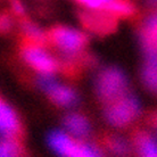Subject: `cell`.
I'll use <instances>...</instances> for the list:
<instances>
[{"label": "cell", "instance_id": "obj_6", "mask_svg": "<svg viewBox=\"0 0 157 157\" xmlns=\"http://www.w3.org/2000/svg\"><path fill=\"white\" fill-rule=\"evenodd\" d=\"M117 20L115 16L105 10H84L80 13V21L88 30L94 32L108 31L115 28V21Z\"/></svg>", "mask_w": 157, "mask_h": 157}, {"label": "cell", "instance_id": "obj_5", "mask_svg": "<svg viewBox=\"0 0 157 157\" xmlns=\"http://www.w3.org/2000/svg\"><path fill=\"white\" fill-rule=\"evenodd\" d=\"M38 84L46 92L50 101L59 107L74 106L78 100V92L72 86L57 82L52 76L41 75Z\"/></svg>", "mask_w": 157, "mask_h": 157}, {"label": "cell", "instance_id": "obj_9", "mask_svg": "<svg viewBox=\"0 0 157 157\" xmlns=\"http://www.w3.org/2000/svg\"><path fill=\"white\" fill-rule=\"evenodd\" d=\"M0 125L1 132L6 136V138L17 139V137L22 134V124L20 118L13 107L4 100L0 104Z\"/></svg>", "mask_w": 157, "mask_h": 157}, {"label": "cell", "instance_id": "obj_15", "mask_svg": "<svg viewBox=\"0 0 157 157\" xmlns=\"http://www.w3.org/2000/svg\"><path fill=\"white\" fill-rule=\"evenodd\" d=\"M21 146L14 138H4L1 141V157H20Z\"/></svg>", "mask_w": 157, "mask_h": 157}, {"label": "cell", "instance_id": "obj_11", "mask_svg": "<svg viewBox=\"0 0 157 157\" xmlns=\"http://www.w3.org/2000/svg\"><path fill=\"white\" fill-rule=\"evenodd\" d=\"M105 12L109 13L116 18L120 17H129L133 15L134 6L129 0H109L106 8L104 9Z\"/></svg>", "mask_w": 157, "mask_h": 157}, {"label": "cell", "instance_id": "obj_3", "mask_svg": "<svg viewBox=\"0 0 157 157\" xmlns=\"http://www.w3.org/2000/svg\"><path fill=\"white\" fill-rule=\"evenodd\" d=\"M141 112L140 102L133 94H126L114 101L106 104L105 117L107 122L116 128L129 125Z\"/></svg>", "mask_w": 157, "mask_h": 157}, {"label": "cell", "instance_id": "obj_20", "mask_svg": "<svg viewBox=\"0 0 157 157\" xmlns=\"http://www.w3.org/2000/svg\"><path fill=\"white\" fill-rule=\"evenodd\" d=\"M151 1H153V2H157V0H151Z\"/></svg>", "mask_w": 157, "mask_h": 157}, {"label": "cell", "instance_id": "obj_7", "mask_svg": "<svg viewBox=\"0 0 157 157\" xmlns=\"http://www.w3.org/2000/svg\"><path fill=\"white\" fill-rule=\"evenodd\" d=\"M78 139H75L66 131L54 130L48 134L47 142L50 149L59 157H70Z\"/></svg>", "mask_w": 157, "mask_h": 157}, {"label": "cell", "instance_id": "obj_19", "mask_svg": "<svg viewBox=\"0 0 157 157\" xmlns=\"http://www.w3.org/2000/svg\"><path fill=\"white\" fill-rule=\"evenodd\" d=\"M153 124H154V126L157 129V114L153 115Z\"/></svg>", "mask_w": 157, "mask_h": 157}, {"label": "cell", "instance_id": "obj_13", "mask_svg": "<svg viewBox=\"0 0 157 157\" xmlns=\"http://www.w3.org/2000/svg\"><path fill=\"white\" fill-rule=\"evenodd\" d=\"M22 31L24 36L29 39L31 42H36L39 44L44 43L47 40V34H44L34 23H32L31 21H23L22 22Z\"/></svg>", "mask_w": 157, "mask_h": 157}, {"label": "cell", "instance_id": "obj_8", "mask_svg": "<svg viewBox=\"0 0 157 157\" xmlns=\"http://www.w3.org/2000/svg\"><path fill=\"white\" fill-rule=\"evenodd\" d=\"M62 122L66 132L78 140H84L91 132L90 122L81 113L70 112L64 115Z\"/></svg>", "mask_w": 157, "mask_h": 157}, {"label": "cell", "instance_id": "obj_10", "mask_svg": "<svg viewBox=\"0 0 157 157\" xmlns=\"http://www.w3.org/2000/svg\"><path fill=\"white\" fill-rule=\"evenodd\" d=\"M133 144L138 157H157V140L148 132H136Z\"/></svg>", "mask_w": 157, "mask_h": 157}, {"label": "cell", "instance_id": "obj_2", "mask_svg": "<svg viewBox=\"0 0 157 157\" xmlns=\"http://www.w3.org/2000/svg\"><path fill=\"white\" fill-rule=\"evenodd\" d=\"M47 40L51 46L67 56L78 55L88 44L86 33L65 25H56L51 28L47 33Z\"/></svg>", "mask_w": 157, "mask_h": 157}, {"label": "cell", "instance_id": "obj_18", "mask_svg": "<svg viewBox=\"0 0 157 157\" xmlns=\"http://www.w3.org/2000/svg\"><path fill=\"white\" fill-rule=\"evenodd\" d=\"M5 26H6V30H9L12 28V18L9 17V15H2V17H1V28H2V30L5 29Z\"/></svg>", "mask_w": 157, "mask_h": 157}, {"label": "cell", "instance_id": "obj_14", "mask_svg": "<svg viewBox=\"0 0 157 157\" xmlns=\"http://www.w3.org/2000/svg\"><path fill=\"white\" fill-rule=\"evenodd\" d=\"M70 157H102L101 151L90 142L84 140H78Z\"/></svg>", "mask_w": 157, "mask_h": 157}, {"label": "cell", "instance_id": "obj_17", "mask_svg": "<svg viewBox=\"0 0 157 157\" xmlns=\"http://www.w3.org/2000/svg\"><path fill=\"white\" fill-rule=\"evenodd\" d=\"M10 6H12L13 13L17 16H24V7L20 0H10Z\"/></svg>", "mask_w": 157, "mask_h": 157}, {"label": "cell", "instance_id": "obj_1", "mask_svg": "<svg viewBox=\"0 0 157 157\" xmlns=\"http://www.w3.org/2000/svg\"><path fill=\"white\" fill-rule=\"evenodd\" d=\"M96 92L105 104L112 102L128 94V78L122 70L115 66L104 68L96 80Z\"/></svg>", "mask_w": 157, "mask_h": 157}, {"label": "cell", "instance_id": "obj_4", "mask_svg": "<svg viewBox=\"0 0 157 157\" xmlns=\"http://www.w3.org/2000/svg\"><path fill=\"white\" fill-rule=\"evenodd\" d=\"M21 56L24 63L40 75L51 76L58 71V63L41 44L28 41L21 48Z\"/></svg>", "mask_w": 157, "mask_h": 157}, {"label": "cell", "instance_id": "obj_12", "mask_svg": "<svg viewBox=\"0 0 157 157\" xmlns=\"http://www.w3.org/2000/svg\"><path fill=\"white\" fill-rule=\"evenodd\" d=\"M105 145L107 150L114 156L117 157H126L130 154V146L123 138L110 134L105 138Z\"/></svg>", "mask_w": 157, "mask_h": 157}, {"label": "cell", "instance_id": "obj_16", "mask_svg": "<svg viewBox=\"0 0 157 157\" xmlns=\"http://www.w3.org/2000/svg\"><path fill=\"white\" fill-rule=\"evenodd\" d=\"M78 4L92 10H104L109 0H76Z\"/></svg>", "mask_w": 157, "mask_h": 157}]
</instances>
